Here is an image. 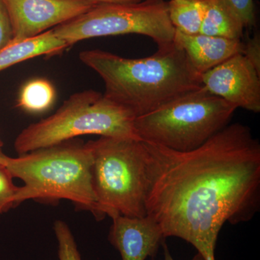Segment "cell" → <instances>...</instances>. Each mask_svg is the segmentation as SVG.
Returning a JSON list of instances; mask_svg holds the SVG:
<instances>
[{
    "label": "cell",
    "mask_w": 260,
    "mask_h": 260,
    "mask_svg": "<svg viewBox=\"0 0 260 260\" xmlns=\"http://www.w3.org/2000/svg\"><path fill=\"white\" fill-rule=\"evenodd\" d=\"M143 143L147 215L164 237L184 239L205 260H215L224 224L245 223L259 211V140L234 123L190 151Z\"/></svg>",
    "instance_id": "6da1fadb"
},
{
    "label": "cell",
    "mask_w": 260,
    "mask_h": 260,
    "mask_svg": "<svg viewBox=\"0 0 260 260\" xmlns=\"http://www.w3.org/2000/svg\"><path fill=\"white\" fill-rule=\"evenodd\" d=\"M79 58L102 78L104 96L136 117L203 88L201 75L174 42L139 59L99 49L81 51Z\"/></svg>",
    "instance_id": "7a4b0ae2"
},
{
    "label": "cell",
    "mask_w": 260,
    "mask_h": 260,
    "mask_svg": "<svg viewBox=\"0 0 260 260\" xmlns=\"http://www.w3.org/2000/svg\"><path fill=\"white\" fill-rule=\"evenodd\" d=\"M0 162L13 178L23 181L15 198L17 206L30 200L48 204L68 200L98 220L105 218L94 194L92 155L87 143L70 140L15 158L5 154Z\"/></svg>",
    "instance_id": "3957f363"
},
{
    "label": "cell",
    "mask_w": 260,
    "mask_h": 260,
    "mask_svg": "<svg viewBox=\"0 0 260 260\" xmlns=\"http://www.w3.org/2000/svg\"><path fill=\"white\" fill-rule=\"evenodd\" d=\"M135 119L133 113L99 92L84 90L73 94L52 115L25 127L14 148L21 155L88 135L140 141Z\"/></svg>",
    "instance_id": "277c9868"
},
{
    "label": "cell",
    "mask_w": 260,
    "mask_h": 260,
    "mask_svg": "<svg viewBox=\"0 0 260 260\" xmlns=\"http://www.w3.org/2000/svg\"><path fill=\"white\" fill-rule=\"evenodd\" d=\"M91 152L92 185L105 216H146L147 153L140 140L100 137L87 143Z\"/></svg>",
    "instance_id": "5b68a950"
},
{
    "label": "cell",
    "mask_w": 260,
    "mask_h": 260,
    "mask_svg": "<svg viewBox=\"0 0 260 260\" xmlns=\"http://www.w3.org/2000/svg\"><path fill=\"white\" fill-rule=\"evenodd\" d=\"M237 109L203 87L136 117L135 131L140 141L190 151L229 125Z\"/></svg>",
    "instance_id": "8992f818"
},
{
    "label": "cell",
    "mask_w": 260,
    "mask_h": 260,
    "mask_svg": "<svg viewBox=\"0 0 260 260\" xmlns=\"http://www.w3.org/2000/svg\"><path fill=\"white\" fill-rule=\"evenodd\" d=\"M52 30L68 47L92 38L140 34L162 48L173 44L175 36L165 0L97 4Z\"/></svg>",
    "instance_id": "52a82bcc"
},
{
    "label": "cell",
    "mask_w": 260,
    "mask_h": 260,
    "mask_svg": "<svg viewBox=\"0 0 260 260\" xmlns=\"http://www.w3.org/2000/svg\"><path fill=\"white\" fill-rule=\"evenodd\" d=\"M9 13L13 39L37 37L76 18L95 6L88 0H3ZM52 29V28H51Z\"/></svg>",
    "instance_id": "ba28073f"
},
{
    "label": "cell",
    "mask_w": 260,
    "mask_h": 260,
    "mask_svg": "<svg viewBox=\"0 0 260 260\" xmlns=\"http://www.w3.org/2000/svg\"><path fill=\"white\" fill-rule=\"evenodd\" d=\"M203 88L237 108L260 112V73L244 54L233 56L201 75Z\"/></svg>",
    "instance_id": "9c48e42d"
},
{
    "label": "cell",
    "mask_w": 260,
    "mask_h": 260,
    "mask_svg": "<svg viewBox=\"0 0 260 260\" xmlns=\"http://www.w3.org/2000/svg\"><path fill=\"white\" fill-rule=\"evenodd\" d=\"M112 221L108 239L120 253L121 260L155 257L165 241L160 225L148 215L134 218L119 215Z\"/></svg>",
    "instance_id": "30bf717a"
},
{
    "label": "cell",
    "mask_w": 260,
    "mask_h": 260,
    "mask_svg": "<svg viewBox=\"0 0 260 260\" xmlns=\"http://www.w3.org/2000/svg\"><path fill=\"white\" fill-rule=\"evenodd\" d=\"M174 42L185 52L194 69L200 75L213 69L236 54H242L244 43L198 34L186 35L175 30Z\"/></svg>",
    "instance_id": "8fae6325"
},
{
    "label": "cell",
    "mask_w": 260,
    "mask_h": 260,
    "mask_svg": "<svg viewBox=\"0 0 260 260\" xmlns=\"http://www.w3.org/2000/svg\"><path fill=\"white\" fill-rule=\"evenodd\" d=\"M68 47L66 43L54 35L52 29L30 39L11 42L0 49V71L37 56L59 54Z\"/></svg>",
    "instance_id": "7c38bea8"
},
{
    "label": "cell",
    "mask_w": 260,
    "mask_h": 260,
    "mask_svg": "<svg viewBox=\"0 0 260 260\" xmlns=\"http://www.w3.org/2000/svg\"><path fill=\"white\" fill-rule=\"evenodd\" d=\"M244 25L223 0H205V12L200 34L241 40Z\"/></svg>",
    "instance_id": "4fadbf2b"
},
{
    "label": "cell",
    "mask_w": 260,
    "mask_h": 260,
    "mask_svg": "<svg viewBox=\"0 0 260 260\" xmlns=\"http://www.w3.org/2000/svg\"><path fill=\"white\" fill-rule=\"evenodd\" d=\"M168 10L175 30L186 35L200 34L205 12V0H170Z\"/></svg>",
    "instance_id": "5bb4252c"
},
{
    "label": "cell",
    "mask_w": 260,
    "mask_h": 260,
    "mask_svg": "<svg viewBox=\"0 0 260 260\" xmlns=\"http://www.w3.org/2000/svg\"><path fill=\"white\" fill-rule=\"evenodd\" d=\"M55 96V89L50 82L44 79L32 80L22 88L18 107L25 112H43L52 105Z\"/></svg>",
    "instance_id": "9a60e30c"
},
{
    "label": "cell",
    "mask_w": 260,
    "mask_h": 260,
    "mask_svg": "<svg viewBox=\"0 0 260 260\" xmlns=\"http://www.w3.org/2000/svg\"><path fill=\"white\" fill-rule=\"evenodd\" d=\"M54 231L58 242L59 260H82L73 233L63 220L54 222Z\"/></svg>",
    "instance_id": "2e32d148"
},
{
    "label": "cell",
    "mask_w": 260,
    "mask_h": 260,
    "mask_svg": "<svg viewBox=\"0 0 260 260\" xmlns=\"http://www.w3.org/2000/svg\"><path fill=\"white\" fill-rule=\"evenodd\" d=\"M13 179L9 170L0 162V216L17 207L15 198L19 186L15 185Z\"/></svg>",
    "instance_id": "e0dca14e"
},
{
    "label": "cell",
    "mask_w": 260,
    "mask_h": 260,
    "mask_svg": "<svg viewBox=\"0 0 260 260\" xmlns=\"http://www.w3.org/2000/svg\"><path fill=\"white\" fill-rule=\"evenodd\" d=\"M234 15L239 19L244 28L255 24L256 17L253 0H223Z\"/></svg>",
    "instance_id": "ac0fdd59"
},
{
    "label": "cell",
    "mask_w": 260,
    "mask_h": 260,
    "mask_svg": "<svg viewBox=\"0 0 260 260\" xmlns=\"http://www.w3.org/2000/svg\"><path fill=\"white\" fill-rule=\"evenodd\" d=\"M13 39V27L9 13L4 1L0 0V49L8 45Z\"/></svg>",
    "instance_id": "d6986e66"
},
{
    "label": "cell",
    "mask_w": 260,
    "mask_h": 260,
    "mask_svg": "<svg viewBox=\"0 0 260 260\" xmlns=\"http://www.w3.org/2000/svg\"><path fill=\"white\" fill-rule=\"evenodd\" d=\"M242 54L249 59L251 64L260 73V38L256 34L252 38L244 43Z\"/></svg>",
    "instance_id": "ffe728a7"
},
{
    "label": "cell",
    "mask_w": 260,
    "mask_h": 260,
    "mask_svg": "<svg viewBox=\"0 0 260 260\" xmlns=\"http://www.w3.org/2000/svg\"><path fill=\"white\" fill-rule=\"evenodd\" d=\"M161 245L162 246V249H164V260H174L173 259L172 254H171L170 251H169V248L166 244L165 241L162 242ZM152 260H154L152 259ZM191 260H205L204 257L200 254V253L198 252V254H196Z\"/></svg>",
    "instance_id": "44dd1931"
},
{
    "label": "cell",
    "mask_w": 260,
    "mask_h": 260,
    "mask_svg": "<svg viewBox=\"0 0 260 260\" xmlns=\"http://www.w3.org/2000/svg\"><path fill=\"white\" fill-rule=\"evenodd\" d=\"M95 4H104V3H137L143 0H88Z\"/></svg>",
    "instance_id": "7402d4cb"
},
{
    "label": "cell",
    "mask_w": 260,
    "mask_h": 260,
    "mask_svg": "<svg viewBox=\"0 0 260 260\" xmlns=\"http://www.w3.org/2000/svg\"><path fill=\"white\" fill-rule=\"evenodd\" d=\"M3 142H2L1 140H0V159L3 158V155H5V154L3 153V151H2V148H3Z\"/></svg>",
    "instance_id": "603a6c76"
}]
</instances>
